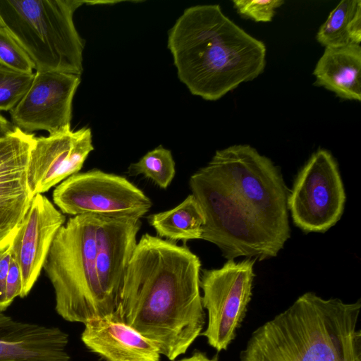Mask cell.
I'll return each mask as SVG.
<instances>
[{
	"instance_id": "obj_1",
	"label": "cell",
	"mask_w": 361,
	"mask_h": 361,
	"mask_svg": "<svg viewBox=\"0 0 361 361\" xmlns=\"http://www.w3.org/2000/svg\"><path fill=\"white\" fill-rule=\"evenodd\" d=\"M200 270L199 257L186 246L142 235L110 318L127 324L174 360L185 353L204 325Z\"/></svg>"
},
{
	"instance_id": "obj_2",
	"label": "cell",
	"mask_w": 361,
	"mask_h": 361,
	"mask_svg": "<svg viewBox=\"0 0 361 361\" xmlns=\"http://www.w3.org/2000/svg\"><path fill=\"white\" fill-rule=\"evenodd\" d=\"M168 48L180 80L208 101L255 79L266 66L264 42L226 16L219 4L186 8L169 32Z\"/></svg>"
},
{
	"instance_id": "obj_3",
	"label": "cell",
	"mask_w": 361,
	"mask_h": 361,
	"mask_svg": "<svg viewBox=\"0 0 361 361\" xmlns=\"http://www.w3.org/2000/svg\"><path fill=\"white\" fill-rule=\"evenodd\" d=\"M360 310L305 293L252 334L240 361H361Z\"/></svg>"
},
{
	"instance_id": "obj_4",
	"label": "cell",
	"mask_w": 361,
	"mask_h": 361,
	"mask_svg": "<svg viewBox=\"0 0 361 361\" xmlns=\"http://www.w3.org/2000/svg\"><path fill=\"white\" fill-rule=\"evenodd\" d=\"M99 223L94 214L69 218L56 233L43 267L54 290L56 311L68 322L85 324L113 315L96 272Z\"/></svg>"
},
{
	"instance_id": "obj_5",
	"label": "cell",
	"mask_w": 361,
	"mask_h": 361,
	"mask_svg": "<svg viewBox=\"0 0 361 361\" xmlns=\"http://www.w3.org/2000/svg\"><path fill=\"white\" fill-rule=\"evenodd\" d=\"M78 0H0V25L20 44L39 72L80 75L84 44L73 14Z\"/></svg>"
},
{
	"instance_id": "obj_6",
	"label": "cell",
	"mask_w": 361,
	"mask_h": 361,
	"mask_svg": "<svg viewBox=\"0 0 361 361\" xmlns=\"http://www.w3.org/2000/svg\"><path fill=\"white\" fill-rule=\"evenodd\" d=\"M204 216L201 239L216 245L228 260L238 257L263 261L284 245L263 226L207 164L189 180Z\"/></svg>"
},
{
	"instance_id": "obj_7",
	"label": "cell",
	"mask_w": 361,
	"mask_h": 361,
	"mask_svg": "<svg viewBox=\"0 0 361 361\" xmlns=\"http://www.w3.org/2000/svg\"><path fill=\"white\" fill-rule=\"evenodd\" d=\"M248 212L281 243L289 239V190L280 169L249 145L217 150L207 164Z\"/></svg>"
},
{
	"instance_id": "obj_8",
	"label": "cell",
	"mask_w": 361,
	"mask_h": 361,
	"mask_svg": "<svg viewBox=\"0 0 361 361\" xmlns=\"http://www.w3.org/2000/svg\"><path fill=\"white\" fill-rule=\"evenodd\" d=\"M54 203L63 214L142 218L152 204L127 178L94 169L72 175L53 191Z\"/></svg>"
},
{
	"instance_id": "obj_9",
	"label": "cell",
	"mask_w": 361,
	"mask_h": 361,
	"mask_svg": "<svg viewBox=\"0 0 361 361\" xmlns=\"http://www.w3.org/2000/svg\"><path fill=\"white\" fill-rule=\"evenodd\" d=\"M346 196L336 160L325 149L302 166L288 197L294 224L305 233H324L341 219Z\"/></svg>"
},
{
	"instance_id": "obj_10",
	"label": "cell",
	"mask_w": 361,
	"mask_h": 361,
	"mask_svg": "<svg viewBox=\"0 0 361 361\" xmlns=\"http://www.w3.org/2000/svg\"><path fill=\"white\" fill-rule=\"evenodd\" d=\"M255 262L229 259L219 269L202 271L200 287L208 323L201 335L218 352L228 348L244 319L252 297Z\"/></svg>"
},
{
	"instance_id": "obj_11",
	"label": "cell",
	"mask_w": 361,
	"mask_h": 361,
	"mask_svg": "<svg viewBox=\"0 0 361 361\" xmlns=\"http://www.w3.org/2000/svg\"><path fill=\"white\" fill-rule=\"evenodd\" d=\"M80 82L78 75L36 71L27 91L10 111L13 126L28 133L71 130L72 102Z\"/></svg>"
},
{
	"instance_id": "obj_12",
	"label": "cell",
	"mask_w": 361,
	"mask_h": 361,
	"mask_svg": "<svg viewBox=\"0 0 361 361\" xmlns=\"http://www.w3.org/2000/svg\"><path fill=\"white\" fill-rule=\"evenodd\" d=\"M35 137L15 127L0 139V247L11 243L34 197L27 169Z\"/></svg>"
},
{
	"instance_id": "obj_13",
	"label": "cell",
	"mask_w": 361,
	"mask_h": 361,
	"mask_svg": "<svg viewBox=\"0 0 361 361\" xmlns=\"http://www.w3.org/2000/svg\"><path fill=\"white\" fill-rule=\"evenodd\" d=\"M94 149L90 128L36 137L31 149L27 179L33 196L78 173Z\"/></svg>"
},
{
	"instance_id": "obj_14",
	"label": "cell",
	"mask_w": 361,
	"mask_h": 361,
	"mask_svg": "<svg viewBox=\"0 0 361 361\" xmlns=\"http://www.w3.org/2000/svg\"><path fill=\"white\" fill-rule=\"evenodd\" d=\"M66 217L42 194L35 195L11 241V256L21 273L20 298L30 293L37 281L52 242Z\"/></svg>"
},
{
	"instance_id": "obj_15",
	"label": "cell",
	"mask_w": 361,
	"mask_h": 361,
	"mask_svg": "<svg viewBox=\"0 0 361 361\" xmlns=\"http://www.w3.org/2000/svg\"><path fill=\"white\" fill-rule=\"evenodd\" d=\"M99 216L96 272L100 288L114 314L137 243L136 237L141 221L135 218Z\"/></svg>"
},
{
	"instance_id": "obj_16",
	"label": "cell",
	"mask_w": 361,
	"mask_h": 361,
	"mask_svg": "<svg viewBox=\"0 0 361 361\" xmlns=\"http://www.w3.org/2000/svg\"><path fill=\"white\" fill-rule=\"evenodd\" d=\"M68 336L57 327L0 312V361H70Z\"/></svg>"
},
{
	"instance_id": "obj_17",
	"label": "cell",
	"mask_w": 361,
	"mask_h": 361,
	"mask_svg": "<svg viewBox=\"0 0 361 361\" xmlns=\"http://www.w3.org/2000/svg\"><path fill=\"white\" fill-rule=\"evenodd\" d=\"M81 340L105 361H159L161 353L149 340L109 317L86 322Z\"/></svg>"
},
{
	"instance_id": "obj_18",
	"label": "cell",
	"mask_w": 361,
	"mask_h": 361,
	"mask_svg": "<svg viewBox=\"0 0 361 361\" xmlns=\"http://www.w3.org/2000/svg\"><path fill=\"white\" fill-rule=\"evenodd\" d=\"M315 85L348 100H361V47H326L313 71Z\"/></svg>"
},
{
	"instance_id": "obj_19",
	"label": "cell",
	"mask_w": 361,
	"mask_h": 361,
	"mask_svg": "<svg viewBox=\"0 0 361 361\" xmlns=\"http://www.w3.org/2000/svg\"><path fill=\"white\" fill-rule=\"evenodd\" d=\"M148 221L158 237L187 241L201 239L205 219L198 202L190 195L175 208L150 215Z\"/></svg>"
},
{
	"instance_id": "obj_20",
	"label": "cell",
	"mask_w": 361,
	"mask_h": 361,
	"mask_svg": "<svg viewBox=\"0 0 361 361\" xmlns=\"http://www.w3.org/2000/svg\"><path fill=\"white\" fill-rule=\"evenodd\" d=\"M316 39L326 47H339L361 41V1L343 0L319 27Z\"/></svg>"
},
{
	"instance_id": "obj_21",
	"label": "cell",
	"mask_w": 361,
	"mask_h": 361,
	"mask_svg": "<svg viewBox=\"0 0 361 361\" xmlns=\"http://www.w3.org/2000/svg\"><path fill=\"white\" fill-rule=\"evenodd\" d=\"M131 176L142 174L159 188L166 189L171 183L175 173V162L171 152L162 146L148 152L128 169Z\"/></svg>"
},
{
	"instance_id": "obj_22",
	"label": "cell",
	"mask_w": 361,
	"mask_h": 361,
	"mask_svg": "<svg viewBox=\"0 0 361 361\" xmlns=\"http://www.w3.org/2000/svg\"><path fill=\"white\" fill-rule=\"evenodd\" d=\"M34 74L15 71L0 65V111L13 109L30 87Z\"/></svg>"
},
{
	"instance_id": "obj_23",
	"label": "cell",
	"mask_w": 361,
	"mask_h": 361,
	"mask_svg": "<svg viewBox=\"0 0 361 361\" xmlns=\"http://www.w3.org/2000/svg\"><path fill=\"white\" fill-rule=\"evenodd\" d=\"M0 65L15 71L32 74L34 66L20 44L0 25Z\"/></svg>"
},
{
	"instance_id": "obj_24",
	"label": "cell",
	"mask_w": 361,
	"mask_h": 361,
	"mask_svg": "<svg viewBox=\"0 0 361 361\" xmlns=\"http://www.w3.org/2000/svg\"><path fill=\"white\" fill-rule=\"evenodd\" d=\"M233 6L243 18L255 22H270L276 10L284 4L281 0H233Z\"/></svg>"
},
{
	"instance_id": "obj_25",
	"label": "cell",
	"mask_w": 361,
	"mask_h": 361,
	"mask_svg": "<svg viewBox=\"0 0 361 361\" xmlns=\"http://www.w3.org/2000/svg\"><path fill=\"white\" fill-rule=\"evenodd\" d=\"M22 290V278L20 268L11 256V260L7 274L6 284V298L8 306L14 299L20 296Z\"/></svg>"
},
{
	"instance_id": "obj_26",
	"label": "cell",
	"mask_w": 361,
	"mask_h": 361,
	"mask_svg": "<svg viewBox=\"0 0 361 361\" xmlns=\"http://www.w3.org/2000/svg\"><path fill=\"white\" fill-rule=\"evenodd\" d=\"M11 260V243L0 247V312L8 307L6 298V278Z\"/></svg>"
},
{
	"instance_id": "obj_27",
	"label": "cell",
	"mask_w": 361,
	"mask_h": 361,
	"mask_svg": "<svg viewBox=\"0 0 361 361\" xmlns=\"http://www.w3.org/2000/svg\"><path fill=\"white\" fill-rule=\"evenodd\" d=\"M15 126L0 114V139L10 133Z\"/></svg>"
},
{
	"instance_id": "obj_28",
	"label": "cell",
	"mask_w": 361,
	"mask_h": 361,
	"mask_svg": "<svg viewBox=\"0 0 361 361\" xmlns=\"http://www.w3.org/2000/svg\"><path fill=\"white\" fill-rule=\"evenodd\" d=\"M178 361H217L216 359H210L207 357L204 353L197 352L191 357L181 359Z\"/></svg>"
}]
</instances>
